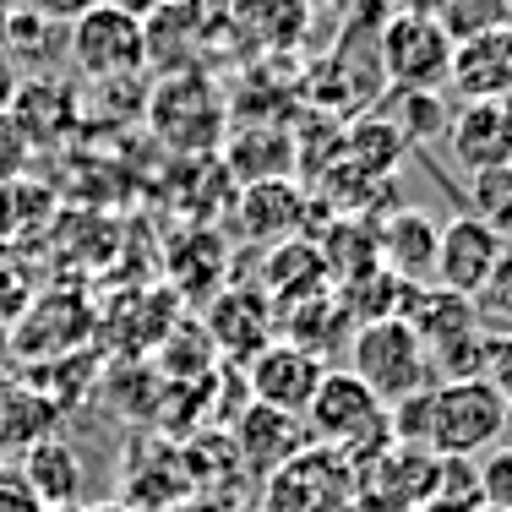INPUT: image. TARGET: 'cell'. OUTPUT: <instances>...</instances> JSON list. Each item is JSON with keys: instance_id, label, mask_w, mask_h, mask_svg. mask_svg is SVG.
I'll use <instances>...</instances> for the list:
<instances>
[{"instance_id": "1", "label": "cell", "mask_w": 512, "mask_h": 512, "mask_svg": "<svg viewBox=\"0 0 512 512\" xmlns=\"http://www.w3.org/2000/svg\"><path fill=\"white\" fill-rule=\"evenodd\" d=\"M349 376H360L387 409L425 393V387H436L431 355H425L420 333L404 316H382V322H365L349 333Z\"/></svg>"}, {"instance_id": "2", "label": "cell", "mask_w": 512, "mask_h": 512, "mask_svg": "<svg viewBox=\"0 0 512 512\" xmlns=\"http://www.w3.org/2000/svg\"><path fill=\"white\" fill-rule=\"evenodd\" d=\"M306 436H316V447H333L355 463L360 453H376V447L393 442L387 431V404L349 371H327L322 387H316L311 409H306Z\"/></svg>"}, {"instance_id": "3", "label": "cell", "mask_w": 512, "mask_h": 512, "mask_svg": "<svg viewBox=\"0 0 512 512\" xmlns=\"http://www.w3.org/2000/svg\"><path fill=\"white\" fill-rule=\"evenodd\" d=\"M148 126L169 153H213L224 142V99H218L207 71H180V77H158L148 88Z\"/></svg>"}, {"instance_id": "4", "label": "cell", "mask_w": 512, "mask_h": 512, "mask_svg": "<svg viewBox=\"0 0 512 512\" xmlns=\"http://www.w3.org/2000/svg\"><path fill=\"white\" fill-rule=\"evenodd\" d=\"M502 409H507V398L491 393L480 376L436 382L431 414H425V447L436 458H485L502 442Z\"/></svg>"}, {"instance_id": "5", "label": "cell", "mask_w": 512, "mask_h": 512, "mask_svg": "<svg viewBox=\"0 0 512 512\" xmlns=\"http://www.w3.org/2000/svg\"><path fill=\"white\" fill-rule=\"evenodd\" d=\"M66 60L77 82L88 88H109V82H137L148 71V50H142V22L126 11L93 6L66 28Z\"/></svg>"}, {"instance_id": "6", "label": "cell", "mask_w": 512, "mask_h": 512, "mask_svg": "<svg viewBox=\"0 0 512 512\" xmlns=\"http://www.w3.org/2000/svg\"><path fill=\"white\" fill-rule=\"evenodd\" d=\"M453 50L447 28L436 17H409V11H387L382 17V39H376V55H382V77L387 88H420L436 93L453 71Z\"/></svg>"}, {"instance_id": "7", "label": "cell", "mask_w": 512, "mask_h": 512, "mask_svg": "<svg viewBox=\"0 0 512 512\" xmlns=\"http://www.w3.org/2000/svg\"><path fill=\"white\" fill-rule=\"evenodd\" d=\"M267 512H355V469L333 447H300L267 474Z\"/></svg>"}, {"instance_id": "8", "label": "cell", "mask_w": 512, "mask_h": 512, "mask_svg": "<svg viewBox=\"0 0 512 512\" xmlns=\"http://www.w3.org/2000/svg\"><path fill=\"white\" fill-rule=\"evenodd\" d=\"M327 376V360L306 355V349H295L289 338H278V344L256 349L246 360V387H251V404L262 409H278V414H295V420H306L316 387H322Z\"/></svg>"}, {"instance_id": "9", "label": "cell", "mask_w": 512, "mask_h": 512, "mask_svg": "<svg viewBox=\"0 0 512 512\" xmlns=\"http://www.w3.org/2000/svg\"><path fill=\"white\" fill-rule=\"evenodd\" d=\"M311 0H229L224 33L246 55H295L311 33Z\"/></svg>"}, {"instance_id": "10", "label": "cell", "mask_w": 512, "mask_h": 512, "mask_svg": "<svg viewBox=\"0 0 512 512\" xmlns=\"http://www.w3.org/2000/svg\"><path fill=\"white\" fill-rule=\"evenodd\" d=\"M224 33V22H202L180 6H158L148 22H142V50H148V71L158 77H180V71H202L213 39Z\"/></svg>"}, {"instance_id": "11", "label": "cell", "mask_w": 512, "mask_h": 512, "mask_svg": "<svg viewBox=\"0 0 512 512\" xmlns=\"http://www.w3.org/2000/svg\"><path fill=\"white\" fill-rule=\"evenodd\" d=\"M502 246H507V240L496 235L491 224H480L474 213L453 218V224L442 229V240H436L431 284H442V289H453V295L474 300V289L485 284V273H491V262L502 256Z\"/></svg>"}, {"instance_id": "12", "label": "cell", "mask_w": 512, "mask_h": 512, "mask_svg": "<svg viewBox=\"0 0 512 512\" xmlns=\"http://www.w3.org/2000/svg\"><path fill=\"white\" fill-rule=\"evenodd\" d=\"M447 82H453V93L463 104L512 99V28H496V33H485V39L458 44Z\"/></svg>"}, {"instance_id": "13", "label": "cell", "mask_w": 512, "mask_h": 512, "mask_svg": "<svg viewBox=\"0 0 512 512\" xmlns=\"http://www.w3.org/2000/svg\"><path fill=\"white\" fill-rule=\"evenodd\" d=\"M436 240L442 224L425 218L420 207H398L382 229H376V256H382V273H393L398 284H420L436 273Z\"/></svg>"}, {"instance_id": "14", "label": "cell", "mask_w": 512, "mask_h": 512, "mask_svg": "<svg viewBox=\"0 0 512 512\" xmlns=\"http://www.w3.org/2000/svg\"><path fill=\"white\" fill-rule=\"evenodd\" d=\"M273 316L278 311H273V300H267V295H256V289H229V295L213 300L202 333L213 338V349H224V355H235V360H251L256 349L273 344V338H267Z\"/></svg>"}, {"instance_id": "15", "label": "cell", "mask_w": 512, "mask_h": 512, "mask_svg": "<svg viewBox=\"0 0 512 512\" xmlns=\"http://www.w3.org/2000/svg\"><path fill=\"white\" fill-rule=\"evenodd\" d=\"M300 447H306V420H295V414L251 404L235 420V458H246L251 469H262V474H278Z\"/></svg>"}, {"instance_id": "16", "label": "cell", "mask_w": 512, "mask_h": 512, "mask_svg": "<svg viewBox=\"0 0 512 512\" xmlns=\"http://www.w3.org/2000/svg\"><path fill=\"white\" fill-rule=\"evenodd\" d=\"M17 469H22V480H28V491L39 496V507H82V480H88V474H82V458L66 436L33 442Z\"/></svg>"}, {"instance_id": "17", "label": "cell", "mask_w": 512, "mask_h": 512, "mask_svg": "<svg viewBox=\"0 0 512 512\" xmlns=\"http://www.w3.org/2000/svg\"><path fill=\"white\" fill-rule=\"evenodd\" d=\"M447 148L469 175H480V169H496L512 158V131H507V115L502 104H463L453 115V126H447Z\"/></svg>"}, {"instance_id": "18", "label": "cell", "mask_w": 512, "mask_h": 512, "mask_svg": "<svg viewBox=\"0 0 512 512\" xmlns=\"http://www.w3.org/2000/svg\"><path fill=\"white\" fill-rule=\"evenodd\" d=\"M311 295H327V262L316 251V240H284L267 256V300L273 311L300 306Z\"/></svg>"}, {"instance_id": "19", "label": "cell", "mask_w": 512, "mask_h": 512, "mask_svg": "<svg viewBox=\"0 0 512 512\" xmlns=\"http://www.w3.org/2000/svg\"><path fill=\"white\" fill-rule=\"evenodd\" d=\"M371 115H382L387 126L404 137V148H425V142H442L453 126V109L442 104V93H420V88H387L376 99Z\"/></svg>"}, {"instance_id": "20", "label": "cell", "mask_w": 512, "mask_h": 512, "mask_svg": "<svg viewBox=\"0 0 512 512\" xmlns=\"http://www.w3.org/2000/svg\"><path fill=\"white\" fill-rule=\"evenodd\" d=\"M300 218H306V202L289 180H262V186H246V229L267 246H284L295 240Z\"/></svg>"}, {"instance_id": "21", "label": "cell", "mask_w": 512, "mask_h": 512, "mask_svg": "<svg viewBox=\"0 0 512 512\" xmlns=\"http://www.w3.org/2000/svg\"><path fill=\"white\" fill-rule=\"evenodd\" d=\"M0 44L17 60V71L33 66V60H39V66H55V60L66 55V28L50 17H33V11L11 6V11H0Z\"/></svg>"}, {"instance_id": "22", "label": "cell", "mask_w": 512, "mask_h": 512, "mask_svg": "<svg viewBox=\"0 0 512 512\" xmlns=\"http://www.w3.org/2000/svg\"><path fill=\"white\" fill-rule=\"evenodd\" d=\"M50 431V404L22 382H0V453H28Z\"/></svg>"}, {"instance_id": "23", "label": "cell", "mask_w": 512, "mask_h": 512, "mask_svg": "<svg viewBox=\"0 0 512 512\" xmlns=\"http://www.w3.org/2000/svg\"><path fill=\"white\" fill-rule=\"evenodd\" d=\"M404 153H409L404 137H398L382 115H360V126L344 137V164L355 169L360 180H387Z\"/></svg>"}, {"instance_id": "24", "label": "cell", "mask_w": 512, "mask_h": 512, "mask_svg": "<svg viewBox=\"0 0 512 512\" xmlns=\"http://www.w3.org/2000/svg\"><path fill=\"white\" fill-rule=\"evenodd\" d=\"M469 202H474V218H480V224H491L502 240H512V158L496 169L469 175Z\"/></svg>"}, {"instance_id": "25", "label": "cell", "mask_w": 512, "mask_h": 512, "mask_svg": "<svg viewBox=\"0 0 512 512\" xmlns=\"http://www.w3.org/2000/svg\"><path fill=\"white\" fill-rule=\"evenodd\" d=\"M436 22L447 28L453 44H469V39H485L496 28H512V0H447Z\"/></svg>"}, {"instance_id": "26", "label": "cell", "mask_w": 512, "mask_h": 512, "mask_svg": "<svg viewBox=\"0 0 512 512\" xmlns=\"http://www.w3.org/2000/svg\"><path fill=\"white\" fill-rule=\"evenodd\" d=\"M474 311H480V322L512 327V240L502 246V256L491 262V273H485V284L474 289Z\"/></svg>"}, {"instance_id": "27", "label": "cell", "mask_w": 512, "mask_h": 512, "mask_svg": "<svg viewBox=\"0 0 512 512\" xmlns=\"http://www.w3.org/2000/svg\"><path fill=\"white\" fill-rule=\"evenodd\" d=\"M480 382L491 393L512 398V327H485V349H480Z\"/></svg>"}, {"instance_id": "28", "label": "cell", "mask_w": 512, "mask_h": 512, "mask_svg": "<svg viewBox=\"0 0 512 512\" xmlns=\"http://www.w3.org/2000/svg\"><path fill=\"white\" fill-rule=\"evenodd\" d=\"M474 469H480V502L512 512V453L507 447H491L485 458H474Z\"/></svg>"}, {"instance_id": "29", "label": "cell", "mask_w": 512, "mask_h": 512, "mask_svg": "<svg viewBox=\"0 0 512 512\" xmlns=\"http://www.w3.org/2000/svg\"><path fill=\"white\" fill-rule=\"evenodd\" d=\"M28 153H33V142L22 137V126L6 109V115H0V186H11V180L28 175Z\"/></svg>"}, {"instance_id": "30", "label": "cell", "mask_w": 512, "mask_h": 512, "mask_svg": "<svg viewBox=\"0 0 512 512\" xmlns=\"http://www.w3.org/2000/svg\"><path fill=\"white\" fill-rule=\"evenodd\" d=\"M22 11H33V17H50V22H60V28H71V22L82 17V11H93L99 0H17Z\"/></svg>"}, {"instance_id": "31", "label": "cell", "mask_w": 512, "mask_h": 512, "mask_svg": "<svg viewBox=\"0 0 512 512\" xmlns=\"http://www.w3.org/2000/svg\"><path fill=\"white\" fill-rule=\"evenodd\" d=\"M0 512H39V496L28 491L22 469H0Z\"/></svg>"}, {"instance_id": "32", "label": "cell", "mask_w": 512, "mask_h": 512, "mask_svg": "<svg viewBox=\"0 0 512 512\" xmlns=\"http://www.w3.org/2000/svg\"><path fill=\"white\" fill-rule=\"evenodd\" d=\"M17 88H22V71H17V60L6 55V44H0V115L11 109V99H17Z\"/></svg>"}, {"instance_id": "33", "label": "cell", "mask_w": 512, "mask_h": 512, "mask_svg": "<svg viewBox=\"0 0 512 512\" xmlns=\"http://www.w3.org/2000/svg\"><path fill=\"white\" fill-rule=\"evenodd\" d=\"M169 6L191 11V17H202V22H224L229 17V0H169Z\"/></svg>"}, {"instance_id": "34", "label": "cell", "mask_w": 512, "mask_h": 512, "mask_svg": "<svg viewBox=\"0 0 512 512\" xmlns=\"http://www.w3.org/2000/svg\"><path fill=\"white\" fill-rule=\"evenodd\" d=\"M99 6H109V11H126V17H137V22H148L164 0H99Z\"/></svg>"}, {"instance_id": "35", "label": "cell", "mask_w": 512, "mask_h": 512, "mask_svg": "<svg viewBox=\"0 0 512 512\" xmlns=\"http://www.w3.org/2000/svg\"><path fill=\"white\" fill-rule=\"evenodd\" d=\"M447 0H393V11H409V17H442Z\"/></svg>"}, {"instance_id": "36", "label": "cell", "mask_w": 512, "mask_h": 512, "mask_svg": "<svg viewBox=\"0 0 512 512\" xmlns=\"http://www.w3.org/2000/svg\"><path fill=\"white\" fill-rule=\"evenodd\" d=\"M322 6V11H333V17H355L360 6H371V0H311V11Z\"/></svg>"}, {"instance_id": "37", "label": "cell", "mask_w": 512, "mask_h": 512, "mask_svg": "<svg viewBox=\"0 0 512 512\" xmlns=\"http://www.w3.org/2000/svg\"><path fill=\"white\" fill-rule=\"evenodd\" d=\"M496 447H507V453H512V398H507V409H502V442H496Z\"/></svg>"}, {"instance_id": "38", "label": "cell", "mask_w": 512, "mask_h": 512, "mask_svg": "<svg viewBox=\"0 0 512 512\" xmlns=\"http://www.w3.org/2000/svg\"><path fill=\"white\" fill-rule=\"evenodd\" d=\"M82 512H131L126 502H104V507H82Z\"/></svg>"}, {"instance_id": "39", "label": "cell", "mask_w": 512, "mask_h": 512, "mask_svg": "<svg viewBox=\"0 0 512 512\" xmlns=\"http://www.w3.org/2000/svg\"><path fill=\"white\" fill-rule=\"evenodd\" d=\"M502 115H507V131H512V99H502Z\"/></svg>"}, {"instance_id": "40", "label": "cell", "mask_w": 512, "mask_h": 512, "mask_svg": "<svg viewBox=\"0 0 512 512\" xmlns=\"http://www.w3.org/2000/svg\"><path fill=\"white\" fill-rule=\"evenodd\" d=\"M39 512H82V507H39Z\"/></svg>"}, {"instance_id": "41", "label": "cell", "mask_w": 512, "mask_h": 512, "mask_svg": "<svg viewBox=\"0 0 512 512\" xmlns=\"http://www.w3.org/2000/svg\"><path fill=\"white\" fill-rule=\"evenodd\" d=\"M480 512H502V507H480Z\"/></svg>"}]
</instances>
